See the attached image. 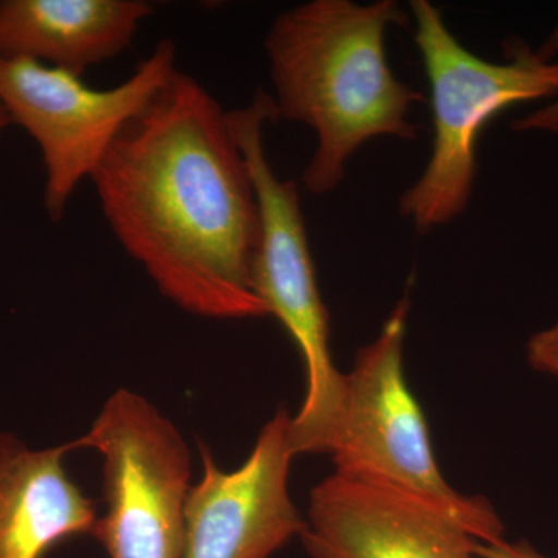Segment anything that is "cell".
Instances as JSON below:
<instances>
[{
  "label": "cell",
  "instance_id": "obj_1",
  "mask_svg": "<svg viewBox=\"0 0 558 558\" xmlns=\"http://www.w3.org/2000/svg\"><path fill=\"white\" fill-rule=\"evenodd\" d=\"M121 247L204 318L270 317L252 286L259 211L229 110L175 72L92 175Z\"/></svg>",
  "mask_w": 558,
  "mask_h": 558
},
{
  "label": "cell",
  "instance_id": "obj_2",
  "mask_svg": "<svg viewBox=\"0 0 558 558\" xmlns=\"http://www.w3.org/2000/svg\"><path fill=\"white\" fill-rule=\"evenodd\" d=\"M407 24L409 14L395 0H311L271 24V98L278 119L317 135L303 174L315 196L340 185L348 161L371 138H417L410 110L425 97L396 78L385 50L388 28Z\"/></svg>",
  "mask_w": 558,
  "mask_h": 558
},
{
  "label": "cell",
  "instance_id": "obj_3",
  "mask_svg": "<svg viewBox=\"0 0 558 558\" xmlns=\"http://www.w3.org/2000/svg\"><path fill=\"white\" fill-rule=\"evenodd\" d=\"M275 120L274 98L264 89L256 92L248 106L229 110L231 134L247 163L258 202L252 286L303 355L306 396L299 414L292 416L296 457L329 454L343 410L344 374L330 354L329 314L318 289L299 186L278 178L264 146V126Z\"/></svg>",
  "mask_w": 558,
  "mask_h": 558
},
{
  "label": "cell",
  "instance_id": "obj_4",
  "mask_svg": "<svg viewBox=\"0 0 558 558\" xmlns=\"http://www.w3.org/2000/svg\"><path fill=\"white\" fill-rule=\"evenodd\" d=\"M429 84L433 148L425 171L402 194L399 211L418 233L446 226L468 208L476 179V145L484 126L519 102L558 97V61L527 44L508 46V61L490 62L465 49L428 0H411Z\"/></svg>",
  "mask_w": 558,
  "mask_h": 558
},
{
  "label": "cell",
  "instance_id": "obj_5",
  "mask_svg": "<svg viewBox=\"0 0 558 558\" xmlns=\"http://www.w3.org/2000/svg\"><path fill=\"white\" fill-rule=\"evenodd\" d=\"M410 301L400 300L379 336L344 374L343 410L330 457L336 473L421 499L464 524L480 543L505 538L483 497L459 494L440 473L424 411L403 371Z\"/></svg>",
  "mask_w": 558,
  "mask_h": 558
},
{
  "label": "cell",
  "instance_id": "obj_6",
  "mask_svg": "<svg viewBox=\"0 0 558 558\" xmlns=\"http://www.w3.org/2000/svg\"><path fill=\"white\" fill-rule=\"evenodd\" d=\"M73 442L102 458L106 512L92 535L109 558H182L191 451L172 421L121 388Z\"/></svg>",
  "mask_w": 558,
  "mask_h": 558
},
{
  "label": "cell",
  "instance_id": "obj_7",
  "mask_svg": "<svg viewBox=\"0 0 558 558\" xmlns=\"http://www.w3.org/2000/svg\"><path fill=\"white\" fill-rule=\"evenodd\" d=\"M178 70L170 39L160 40L131 78L106 90L38 61L0 58V102L11 123L39 145L46 168L44 205L51 220L62 219L80 183L92 179L121 131Z\"/></svg>",
  "mask_w": 558,
  "mask_h": 558
},
{
  "label": "cell",
  "instance_id": "obj_8",
  "mask_svg": "<svg viewBox=\"0 0 558 558\" xmlns=\"http://www.w3.org/2000/svg\"><path fill=\"white\" fill-rule=\"evenodd\" d=\"M295 457L286 409L260 428L252 453L233 472L220 470L202 446V478L186 499L182 558H270L303 534L306 520L289 492Z\"/></svg>",
  "mask_w": 558,
  "mask_h": 558
},
{
  "label": "cell",
  "instance_id": "obj_9",
  "mask_svg": "<svg viewBox=\"0 0 558 558\" xmlns=\"http://www.w3.org/2000/svg\"><path fill=\"white\" fill-rule=\"evenodd\" d=\"M300 537L312 558H478V539L453 517L336 472L312 488Z\"/></svg>",
  "mask_w": 558,
  "mask_h": 558
},
{
  "label": "cell",
  "instance_id": "obj_10",
  "mask_svg": "<svg viewBox=\"0 0 558 558\" xmlns=\"http://www.w3.org/2000/svg\"><path fill=\"white\" fill-rule=\"evenodd\" d=\"M75 442L31 449L0 433V558H44L76 535H92L98 515L65 469Z\"/></svg>",
  "mask_w": 558,
  "mask_h": 558
},
{
  "label": "cell",
  "instance_id": "obj_11",
  "mask_svg": "<svg viewBox=\"0 0 558 558\" xmlns=\"http://www.w3.org/2000/svg\"><path fill=\"white\" fill-rule=\"evenodd\" d=\"M150 13L145 0H2L0 58L83 76L126 50Z\"/></svg>",
  "mask_w": 558,
  "mask_h": 558
},
{
  "label": "cell",
  "instance_id": "obj_12",
  "mask_svg": "<svg viewBox=\"0 0 558 558\" xmlns=\"http://www.w3.org/2000/svg\"><path fill=\"white\" fill-rule=\"evenodd\" d=\"M538 51L548 60L556 57L558 53V22L556 28L550 33L549 39ZM512 128L517 132L538 131L558 135V98L556 101L549 102L548 106H543V108L527 113L523 119L517 120Z\"/></svg>",
  "mask_w": 558,
  "mask_h": 558
},
{
  "label": "cell",
  "instance_id": "obj_13",
  "mask_svg": "<svg viewBox=\"0 0 558 558\" xmlns=\"http://www.w3.org/2000/svg\"><path fill=\"white\" fill-rule=\"evenodd\" d=\"M527 362L532 369L558 379V322L531 337Z\"/></svg>",
  "mask_w": 558,
  "mask_h": 558
},
{
  "label": "cell",
  "instance_id": "obj_14",
  "mask_svg": "<svg viewBox=\"0 0 558 558\" xmlns=\"http://www.w3.org/2000/svg\"><path fill=\"white\" fill-rule=\"evenodd\" d=\"M475 556L478 558H549L543 556L526 539L499 538L497 542L475 543Z\"/></svg>",
  "mask_w": 558,
  "mask_h": 558
},
{
  "label": "cell",
  "instance_id": "obj_15",
  "mask_svg": "<svg viewBox=\"0 0 558 558\" xmlns=\"http://www.w3.org/2000/svg\"><path fill=\"white\" fill-rule=\"evenodd\" d=\"M11 123L9 112H7L5 108H3L2 102H0V134L5 130L7 126Z\"/></svg>",
  "mask_w": 558,
  "mask_h": 558
}]
</instances>
